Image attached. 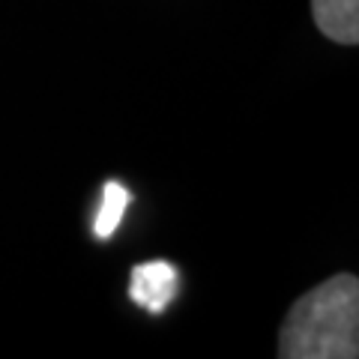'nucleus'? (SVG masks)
Returning <instances> with one entry per match:
<instances>
[{
    "label": "nucleus",
    "instance_id": "1",
    "mask_svg": "<svg viewBox=\"0 0 359 359\" xmlns=\"http://www.w3.org/2000/svg\"><path fill=\"white\" fill-rule=\"evenodd\" d=\"M282 359H356L359 356V282L339 273L302 294L278 332Z\"/></svg>",
    "mask_w": 359,
    "mask_h": 359
},
{
    "label": "nucleus",
    "instance_id": "2",
    "mask_svg": "<svg viewBox=\"0 0 359 359\" xmlns=\"http://www.w3.org/2000/svg\"><path fill=\"white\" fill-rule=\"evenodd\" d=\"M180 287V276L171 264L165 261H153V264H141L132 269V282H129V294L132 299L144 306L147 311H165V306L174 299Z\"/></svg>",
    "mask_w": 359,
    "mask_h": 359
},
{
    "label": "nucleus",
    "instance_id": "3",
    "mask_svg": "<svg viewBox=\"0 0 359 359\" xmlns=\"http://www.w3.org/2000/svg\"><path fill=\"white\" fill-rule=\"evenodd\" d=\"M314 25L339 45L359 42V0H311Z\"/></svg>",
    "mask_w": 359,
    "mask_h": 359
},
{
    "label": "nucleus",
    "instance_id": "4",
    "mask_svg": "<svg viewBox=\"0 0 359 359\" xmlns=\"http://www.w3.org/2000/svg\"><path fill=\"white\" fill-rule=\"evenodd\" d=\"M129 204V192L117 183H108L102 192V207H99V219H96V237H108L117 228V222L123 216V210Z\"/></svg>",
    "mask_w": 359,
    "mask_h": 359
}]
</instances>
